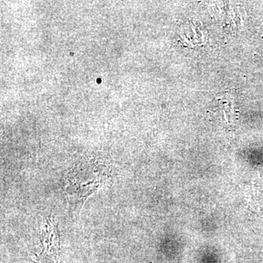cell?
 <instances>
[{
	"instance_id": "cell-1",
	"label": "cell",
	"mask_w": 263,
	"mask_h": 263,
	"mask_svg": "<svg viewBox=\"0 0 263 263\" xmlns=\"http://www.w3.org/2000/svg\"><path fill=\"white\" fill-rule=\"evenodd\" d=\"M108 167L94 160L78 164L67 176L66 193L72 212L79 213L88 197L106 180Z\"/></svg>"
},
{
	"instance_id": "cell-2",
	"label": "cell",
	"mask_w": 263,
	"mask_h": 263,
	"mask_svg": "<svg viewBox=\"0 0 263 263\" xmlns=\"http://www.w3.org/2000/svg\"><path fill=\"white\" fill-rule=\"evenodd\" d=\"M42 250L32 259L33 263L60 262V235L57 227L53 224L51 216L48 218L45 226L41 230V237Z\"/></svg>"
}]
</instances>
